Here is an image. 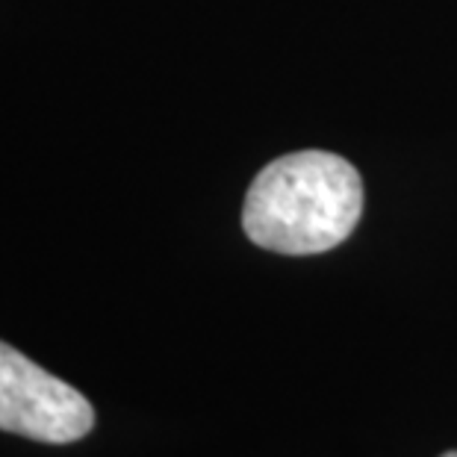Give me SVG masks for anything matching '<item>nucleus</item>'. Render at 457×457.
Returning a JSON list of instances; mask_svg holds the SVG:
<instances>
[{
  "label": "nucleus",
  "mask_w": 457,
  "mask_h": 457,
  "mask_svg": "<svg viewBox=\"0 0 457 457\" xmlns=\"http://www.w3.org/2000/svg\"><path fill=\"white\" fill-rule=\"evenodd\" d=\"M92 425L89 398L0 339V431L65 445L83 440Z\"/></svg>",
  "instance_id": "nucleus-2"
},
{
  "label": "nucleus",
  "mask_w": 457,
  "mask_h": 457,
  "mask_svg": "<svg viewBox=\"0 0 457 457\" xmlns=\"http://www.w3.org/2000/svg\"><path fill=\"white\" fill-rule=\"evenodd\" d=\"M443 457H457V452H445Z\"/></svg>",
  "instance_id": "nucleus-3"
},
{
  "label": "nucleus",
  "mask_w": 457,
  "mask_h": 457,
  "mask_svg": "<svg viewBox=\"0 0 457 457\" xmlns=\"http://www.w3.org/2000/svg\"><path fill=\"white\" fill-rule=\"evenodd\" d=\"M363 216V180L348 160L298 151L271 160L251 183L242 228L275 254H325L354 233Z\"/></svg>",
  "instance_id": "nucleus-1"
}]
</instances>
